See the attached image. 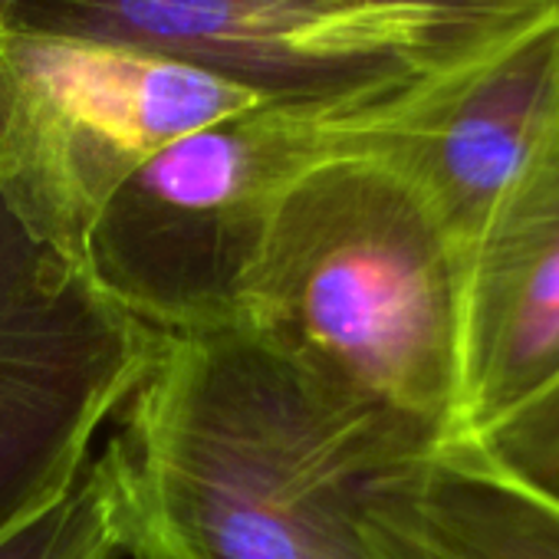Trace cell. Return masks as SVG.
<instances>
[{"mask_svg":"<svg viewBox=\"0 0 559 559\" xmlns=\"http://www.w3.org/2000/svg\"><path fill=\"white\" fill-rule=\"evenodd\" d=\"M109 448L132 559H372L359 487L431 457L237 326L158 333Z\"/></svg>","mask_w":559,"mask_h":559,"instance_id":"1","label":"cell"},{"mask_svg":"<svg viewBox=\"0 0 559 559\" xmlns=\"http://www.w3.org/2000/svg\"><path fill=\"white\" fill-rule=\"evenodd\" d=\"M237 330L428 454L448 444L457 250L382 162L326 155L287 188L240 290Z\"/></svg>","mask_w":559,"mask_h":559,"instance_id":"2","label":"cell"},{"mask_svg":"<svg viewBox=\"0 0 559 559\" xmlns=\"http://www.w3.org/2000/svg\"><path fill=\"white\" fill-rule=\"evenodd\" d=\"M11 27L119 44L266 106L330 116L389 99L513 31L438 0H17Z\"/></svg>","mask_w":559,"mask_h":559,"instance_id":"3","label":"cell"},{"mask_svg":"<svg viewBox=\"0 0 559 559\" xmlns=\"http://www.w3.org/2000/svg\"><path fill=\"white\" fill-rule=\"evenodd\" d=\"M260 106V96L165 57L0 27V201L83 273L99 214L148 158Z\"/></svg>","mask_w":559,"mask_h":559,"instance_id":"4","label":"cell"},{"mask_svg":"<svg viewBox=\"0 0 559 559\" xmlns=\"http://www.w3.org/2000/svg\"><path fill=\"white\" fill-rule=\"evenodd\" d=\"M323 116L260 106L165 145L99 214L83 276L155 333L237 326L276 204L330 155Z\"/></svg>","mask_w":559,"mask_h":559,"instance_id":"5","label":"cell"},{"mask_svg":"<svg viewBox=\"0 0 559 559\" xmlns=\"http://www.w3.org/2000/svg\"><path fill=\"white\" fill-rule=\"evenodd\" d=\"M155 340L0 201V536L76 484Z\"/></svg>","mask_w":559,"mask_h":559,"instance_id":"6","label":"cell"},{"mask_svg":"<svg viewBox=\"0 0 559 559\" xmlns=\"http://www.w3.org/2000/svg\"><path fill=\"white\" fill-rule=\"evenodd\" d=\"M323 129L330 155H366L405 178L457 250L559 129V11L389 99L323 116Z\"/></svg>","mask_w":559,"mask_h":559,"instance_id":"7","label":"cell"},{"mask_svg":"<svg viewBox=\"0 0 559 559\" xmlns=\"http://www.w3.org/2000/svg\"><path fill=\"white\" fill-rule=\"evenodd\" d=\"M556 376L559 129L457 247V408L444 448L484 431Z\"/></svg>","mask_w":559,"mask_h":559,"instance_id":"8","label":"cell"},{"mask_svg":"<svg viewBox=\"0 0 559 559\" xmlns=\"http://www.w3.org/2000/svg\"><path fill=\"white\" fill-rule=\"evenodd\" d=\"M356 523L372 559H559V507L438 454L369 477Z\"/></svg>","mask_w":559,"mask_h":559,"instance_id":"9","label":"cell"},{"mask_svg":"<svg viewBox=\"0 0 559 559\" xmlns=\"http://www.w3.org/2000/svg\"><path fill=\"white\" fill-rule=\"evenodd\" d=\"M126 497L112 448L93 454L76 484L0 536V559H126Z\"/></svg>","mask_w":559,"mask_h":559,"instance_id":"10","label":"cell"},{"mask_svg":"<svg viewBox=\"0 0 559 559\" xmlns=\"http://www.w3.org/2000/svg\"><path fill=\"white\" fill-rule=\"evenodd\" d=\"M559 507V376L484 431L438 451Z\"/></svg>","mask_w":559,"mask_h":559,"instance_id":"11","label":"cell"},{"mask_svg":"<svg viewBox=\"0 0 559 559\" xmlns=\"http://www.w3.org/2000/svg\"><path fill=\"white\" fill-rule=\"evenodd\" d=\"M14 11H17V0H0V27H11Z\"/></svg>","mask_w":559,"mask_h":559,"instance_id":"12","label":"cell"}]
</instances>
